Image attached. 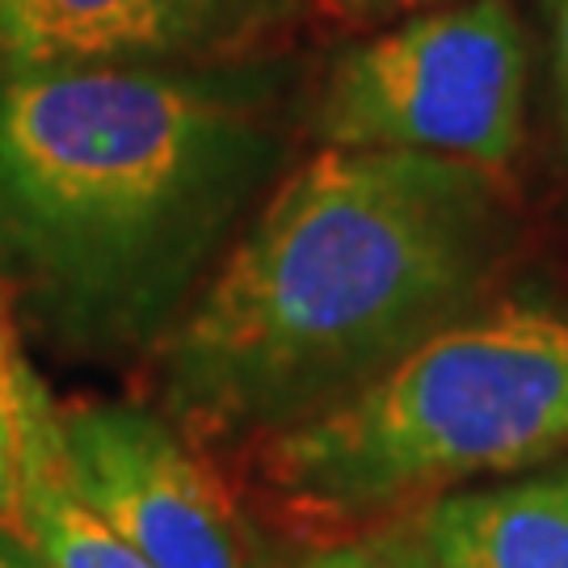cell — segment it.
Segmentation results:
<instances>
[{
  "mask_svg": "<svg viewBox=\"0 0 568 568\" xmlns=\"http://www.w3.org/2000/svg\"><path fill=\"white\" fill-rule=\"evenodd\" d=\"M506 248L493 173L325 148L274 185L164 337V405L203 443L342 405L464 321Z\"/></svg>",
  "mask_w": 568,
  "mask_h": 568,
  "instance_id": "1",
  "label": "cell"
},
{
  "mask_svg": "<svg viewBox=\"0 0 568 568\" xmlns=\"http://www.w3.org/2000/svg\"><path fill=\"white\" fill-rule=\"evenodd\" d=\"M283 156L244 68L0 77V257L77 333L169 337Z\"/></svg>",
  "mask_w": 568,
  "mask_h": 568,
  "instance_id": "2",
  "label": "cell"
},
{
  "mask_svg": "<svg viewBox=\"0 0 568 568\" xmlns=\"http://www.w3.org/2000/svg\"><path fill=\"white\" fill-rule=\"evenodd\" d=\"M568 450V325L530 307L464 316L342 405L257 443L291 514L358 523Z\"/></svg>",
  "mask_w": 568,
  "mask_h": 568,
  "instance_id": "3",
  "label": "cell"
},
{
  "mask_svg": "<svg viewBox=\"0 0 568 568\" xmlns=\"http://www.w3.org/2000/svg\"><path fill=\"white\" fill-rule=\"evenodd\" d=\"M523 110L527 39L509 0H455L349 47L328 72L316 135L497 173L523 143Z\"/></svg>",
  "mask_w": 568,
  "mask_h": 568,
  "instance_id": "4",
  "label": "cell"
},
{
  "mask_svg": "<svg viewBox=\"0 0 568 568\" xmlns=\"http://www.w3.org/2000/svg\"><path fill=\"white\" fill-rule=\"evenodd\" d=\"M68 476L152 568H248L236 514L185 434L140 405L60 413Z\"/></svg>",
  "mask_w": 568,
  "mask_h": 568,
  "instance_id": "5",
  "label": "cell"
},
{
  "mask_svg": "<svg viewBox=\"0 0 568 568\" xmlns=\"http://www.w3.org/2000/svg\"><path fill=\"white\" fill-rule=\"evenodd\" d=\"M291 9V0H0V77L227 63L283 30Z\"/></svg>",
  "mask_w": 568,
  "mask_h": 568,
  "instance_id": "6",
  "label": "cell"
},
{
  "mask_svg": "<svg viewBox=\"0 0 568 568\" xmlns=\"http://www.w3.org/2000/svg\"><path fill=\"white\" fill-rule=\"evenodd\" d=\"M413 535L434 568H568V464L443 493L417 509Z\"/></svg>",
  "mask_w": 568,
  "mask_h": 568,
  "instance_id": "7",
  "label": "cell"
},
{
  "mask_svg": "<svg viewBox=\"0 0 568 568\" xmlns=\"http://www.w3.org/2000/svg\"><path fill=\"white\" fill-rule=\"evenodd\" d=\"M47 568H152L84 501L63 459L60 408L39 371L18 363V527Z\"/></svg>",
  "mask_w": 568,
  "mask_h": 568,
  "instance_id": "8",
  "label": "cell"
},
{
  "mask_svg": "<svg viewBox=\"0 0 568 568\" xmlns=\"http://www.w3.org/2000/svg\"><path fill=\"white\" fill-rule=\"evenodd\" d=\"M274 568H434L422 539L408 530H366L333 544H316L304 556H291Z\"/></svg>",
  "mask_w": 568,
  "mask_h": 568,
  "instance_id": "9",
  "label": "cell"
},
{
  "mask_svg": "<svg viewBox=\"0 0 568 568\" xmlns=\"http://www.w3.org/2000/svg\"><path fill=\"white\" fill-rule=\"evenodd\" d=\"M18 363L21 354L0 312V530L18 527Z\"/></svg>",
  "mask_w": 568,
  "mask_h": 568,
  "instance_id": "10",
  "label": "cell"
},
{
  "mask_svg": "<svg viewBox=\"0 0 568 568\" xmlns=\"http://www.w3.org/2000/svg\"><path fill=\"white\" fill-rule=\"evenodd\" d=\"M438 4H455V0H342V9L358 21H400L413 18V13H426V9H438Z\"/></svg>",
  "mask_w": 568,
  "mask_h": 568,
  "instance_id": "11",
  "label": "cell"
},
{
  "mask_svg": "<svg viewBox=\"0 0 568 568\" xmlns=\"http://www.w3.org/2000/svg\"><path fill=\"white\" fill-rule=\"evenodd\" d=\"M551 60H556V81L568 110V0H551Z\"/></svg>",
  "mask_w": 568,
  "mask_h": 568,
  "instance_id": "12",
  "label": "cell"
},
{
  "mask_svg": "<svg viewBox=\"0 0 568 568\" xmlns=\"http://www.w3.org/2000/svg\"><path fill=\"white\" fill-rule=\"evenodd\" d=\"M0 568H47L13 530H0Z\"/></svg>",
  "mask_w": 568,
  "mask_h": 568,
  "instance_id": "13",
  "label": "cell"
}]
</instances>
